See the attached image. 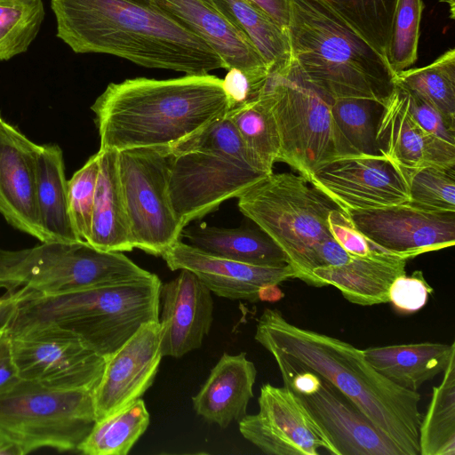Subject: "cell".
I'll list each match as a JSON object with an SVG mask.
<instances>
[{"label":"cell","instance_id":"6da1fadb","mask_svg":"<svg viewBox=\"0 0 455 455\" xmlns=\"http://www.w3.org/2000/svg\"><path fill=\"white\" fill-rule=\"evenodd\" d=\"M254 339L273 355L282 375L318 374L350 399L403 455H419V393L378 372L362 349L297 326L273 308L263 310Z\"/></svg>","mask_w":455,"mask_h":455},{"label":"cell","instance_id":"7a4b0ae2","mask_svg":"<svg viewBox=\"0 0 455 455\" xmlns=\"http://www.w3.org/2000/svg\"><path fill=\"white\" fill-rule=\"evenodd\" d=\"M57 36L76 53H105L186 75L224 68L220 56L156 0H51Z\"/></svg>","mask_w":455,"mask_h":455},{"label":"cell","instance_id":"3957f363","mask_svg":"<svg viewBox=\"0 0 455 455\" xmlns=\"http://www.w3.org/2000/svg\"><path fill=\"white\" fill-rule=\"evenodd\" d=\"M91 109L100 150H170L225 116L222 79L209 74L178 78L136 77L110 83Z\"/></svg>","mask_w":455,"mask_h":455},{"label":"cell","instance_id":"277c9868","mask_svg":"<svg viewBox=\"0 0 455 455\" xmlns=\"http://www.w3.org/2000/svg\"><path fill=\"white\" fill-rule=\"evenodd\" d=\"M161 285L160 278L150 273L52 296L22 291L6 331L14 336L60 329L78 336L106 359L143 323L159 321Z\"/></svg>","mask_w":455,"mask_h":455},{"label":"cell","instance_id":"5b68a950","mask_svg":"<svg viewBox=\"0 0 455 455\" xmlns=\"http://www.w3.org/2000/svg\"><path fill=\"white\" fill-rule=\"evenodd\" d=\"M291 62L331 100L386 101L395 75L385 56L320 0H290Z\"/></svg>","mask_w":455,"mask_h":455},{"label":"cell","instance_id":"8992f818","mask_svg":"<svg viewBox=\"0 0 455 455\" xmlns=\"http://www.w3.org/2000/svg\"><path fill=\"white\" fill-rule=\"evenodd\" d=\"M240 212L283 251L297 278L309 284L318 249L331 237L329 213L343 209L301 174L271 172L238 198Z\"/></svg>","mask_w":455,"mask_h":455},{"label":"cell","instance_id":"52a82bcc","mask_svg":"<svg viewBox=\"0 0 455 455\" xmlns=\"http://www.w3.org/2000/svg\"><path fill=\"white\" fill-rule=\"evenodd\" d=\"M259 98L268 105L277 126L279 162L307 179L328 162L362 156L334 121L332 100L305 80L292 62L288 68L268 71Z\"/></svg>","mask_w":455,"mask_h":455},{"label":"cell","instance_id":"ba28073f","mask_svg":"<svg viewBox=\"0 0 455 455\" xmlns=\"http://www.w3.org/2000/svg\"><path fill=\"white\" fill-rule=\"evenodd\" d=\"M96 421L92 390L54 389L20 379L0 393V446L24 455L77 451Z\"/></svg>","mask_w":455,"mask_h":455},{"label":"cell","instance_id":"9c48e42d","mask_svg":"<svg viewBox=\"0 0 455 455\" xmlns=\"http://www.w3.org/2000/svg\"><path fill=\"white\" fill-rule=\"evenodd\" d=\"M119 251L86 242H47L28 249L0 248V289L52 296L149 275Z\"/></svg>","mask_w":455,"mask_h":455},{"label":"cell","instance_id":"30bf717a","mask_svg":"<svg viewBox=\"0 0 455 455\" xmlns=\"http://www.w3.org/2000/svg\"><path fill=\"white\" fill-rule=\"evenodd\" d=\"M170 157L169 150L164 148L117 152L120 184L134 249L154 256H162L180 240L183 230L168 193Z\"/></svg>","mask_w":455,"mask_h":455},{"label":"cell","instance_id":"8fae6325","mask_svg":"<svg viewBox=\"0 0 455 455\" xmlns=\"http://www.w3.org/2000/svg\"><path fill=\"white\" fill-rule=\"evenodd\" d=\"M267 174L239 161L200 152L171 155L168 193L174 214L184 228L238 198Z\"/></svg>","mask_w":455,"mask_h":455},{"label":"cell","instance_id":"7c38bea8","mask_svg":"<svg viewBox=\"0 0 455 455\" xmlns=\"http://www.w3.org/2000/svg\"><path fill=\"white\" fill-rule=\"evenodd\" d=\"M10 339L22 379L54 389L93 391L101 378L105 358L69 331L41 328Z\"/></svg>","mask_w":455,"mask_h":455},{"label":"cell","instance_id":"4fadbf2b","mask_svg":"<svg viewBox=\"0 0 455 455\" xmlns=\"http://www.w3.org/2000/svg\"><path fill=\"white\" fill-rule=\"evenodd\" d=\"M259 411L239 422L241 435L268 455H318L334 449L297 394L269 383L260 387Z\"/></svg>","mask_w":455,"mask_h":455},{"label":"cell","instance_id":"5bb4252c","mask_svg":"<svg viewBox=\"0 0 455 455\" xmlns=\"http://www.w3.org/2000/svg\"><path fill=\"white\" fill-rule=\"evenodd\" d=\"M347 212L371 242L407 259L455 243V212L430 211L406 202Z\"/></svg>","mask_w":455,"mask_h":455},{"label":"cell","instance_id":"9a60e30c","mask_svg":"<svg viewBox=\"0 0 455 455\" xmlns=\"http://www.w3.org/2000/svg\"><path fill=\"white\" fill-rule=\"evenodd\" d=\"M307 180L346 212L409 202L401 167L383 155L338 158L319 166Z\"/></svg>","mask_w":455,"mask_h":455},{"label":"cell","instance_id":"2e32d148","mask_svg":"<svg viewBox=\"0 0 455 455\" xmlns=\"http://www.w3.org/2000/svg\"><path fill=\"white\" fill-rule=\"evenodd\" d=\"M161 339L159 321L145 323L105 359L93 390L96 420L141 398L151 387L164 357Z\"/></svg>","mask_w":455,"mask_h":455},{"label":"cell","instance_id":"e0dca14e","mask_svg":"<svg viewBox=\"0 0 455 455\" xmlns=\"http://www.w3.org/2000/svg\"><path fill=\"white\" fill-rule=\"evenodd\" d=\"M39 149L0 116V213L13 228L47 243L36 201Z\"/></svg>","mask_w":455,"mask_h":455},{"label":"cell","instance_id":"ac0fdd59","mask_svg":"<svg viewBox=\"0 0 455 455\" xmlns=\"http://www.w3.org/2000/svg\"><path fill=\"white\" fill-rule=\"evenodd\" d=\"M161 257L171 270H188L212 293L232 300L256 302L261 288L297 278L289 264L271 267L243 263L207 253L181 239Z\"/></svg>","mask_w":455,"mask_h":455},{"label":"cell","instance_id":"d6986e66","mask_svg":"<svg viewBox=\"0 0 455 455\" xmlns=\"http://www.w3.org/2000/svg\"><path fill=\"white\" fill-rule=\"evenodd\" d=\"M317 390L297 394L331 442L335 455H403L397 446L330 381L320 376Z\"/></svg>","mask_w":455,"mask_h":455},{"label":"cell","instance_id":"ffe728a7","mask_svg":"<svg viewBox=\"0 0 455 455\" xmlns=\"http://www.w3.org/2000/svg\"><path fill=\"white\" fill-rule=\"evenodd\" d=\"M160 306L163 356L180 358L199 348L213 320L211 291L192 272L181 269L162 283Z\"/></svg>","mask_w":455,"mask_h":455},{"label":"cell","instance_id":"44dd1931","mask_svg":"<svg viewBox=\"0 0 455 455\" xmlns=\"http://www.w3.org/2000/svg\"><path fill=\"white\" fill-rule=\"evenodd\" d=\"M157 4L204 40L224 68L265 77L268 68L250 39L210 0H156Z\"/></svg>","mask_w":455,"mask_h":455},{"label":"cell","instance_id":"7402d4cb","mask_svg":"<svg viewBox=\"0 0 455 455\" xmlns=\"http://www.w3.org/2000/svg\"><path fill=\"white\" fill-rule=\"evenodd\" d=\"M377 141L381 155L403 168L455 167V145L419 127L407 113L395 85L380 114Z\"/></svg>","mask_w":455,"mask_h":455},{"label":"cell","instance_id":"603a6c76","mask_svg":"<svg viewBox=\"0 0 455 455\" xmlns=\"http://www.w3.org/2000/svg\"><path fill=\"white\" fill-rule=\"evenodd\" d=\"M256 376V367L245 353H223L192 397L194 411L206 422L221 428L239 422L247 414L248 403L253 397Z\"/></svg>","mask_w":455,"mask_h":455},{"label":"cell","instance_id":"cb8c5ba5","mask_svg":"<svg viewBox=\"0 0 455 455\" xmlns=\"http://www.w3.org/2000/svg\"><path fill=\"white\" fill-rule=\"evenodd\" d=\"M407 260L388 251L353 256L341 266L314 268L309 285H332L347 300L361 306L387 303L391 283L397 276L406 274Z\"/></svg>","mask_w":455,"mask_h":455},{"label":"cell","instance_id":"d4e9b609","mask_svg":"<svg viewBox=\"0 0 455 455\" xmlns=\"http://www.w3.org/2000/svg\"><path fill=\"white\" fill-rule=\"evenodd\" d=\"M99 174L88 241L103 251L134 249L122 193L117 151L99 149Z\"/></svg>","mask_w":455,"mask_h":455},{"label":"cell","instance_id":"484cf974","mask_svg":"<svg viewBox=\"0 0 455 455\" xmlns=\"http://www.w3.org/2000/svg\"><path fill=\"white\" fill-rule=\"evenodd\" d=\"M362 350L381 375L402 387L417 391L423 383L444 371L455 355V342H419Z\"/></svg>","mask_w":455,"mask_h":455},{"label":"cell","instance_id":"4316f807","mask_svg":"<svg viewBox=\"0 0 455 455\" xmlns=\"http://www.w3.org/2000/svg\"><path fill=\"white\" fill-rule=\"evenodd\" d=\"M36 201L42 227L51 242H82L70 215L62 150L56 144L40 145Z\"/></svg>","mask_w":455,"mask_h":455},{"label":"cell","instance_id":"83f0119b","mask_svg":"<svg viewBox=\"0 0 455 455\" xmlns=\"http://www.w3.org/2000/svg\"><path fill=\"white\" fill-rule=\"evenodd\" d=\"M207 253L259 266L288 264L281 248L261 229L221 228L205 224L183 228L181 238Z\"/></svg>","mask_w":455,"mask_h":455},{"label":"cell","instance_id":"f1b7e54d","mask_svg":"<svg viewBox=\"0 0 455 455\" xmlns=\"http://www.w3.org/2000/svg\"><path fill=\"white\" fill-rule=\"evenodd\" d=\"M251 42L268 71L291 65L287 30L249 0H210Z\"/></svg>","mask_w":455,"mask_h":455},{"label":"cell","instance_id":"f546056e","mask_svg":"<svg viewBox=\"0 0 455 455\" xmlns=\"http://www.w3.org/2000/svg\"><path fill=\"white\" fill-rule=\"evenodd\" d=\"M149 422L145 402L139 398L97 419L77 451L86 455H126L147 430Z\"/></svg>","mask_w":455,"mask_h":455},{"label":"cell","instance_id":"4dcf8cb0","mask_svg":"<svg viewBox=\"0 0 455 455\" xmlns=\"http://www.w3.org/2000/svg\"><path fill=\"white\" fill-rule=\"evenodd\" d=\"M433 387L419 427V455H455V355Z\"/></svg>","mask_w":455,"mask_h":455},{"label":"cell","instance_id":"1f68e13d","mask_svg":"<svg viewBox=\"0 0 455 455\" xmlns=\"http://www.w3.org/2000/svg\"><path fill=\"white\" fill-rule=\"evenodd\" d=\"M395 84L419 97L446 117L455 120V50L446 51L432 63L395 75Z\"/></svg>","mask_w":455,"mask_h":455},{"label":"cell","instance_id":"d6a6232c","mask_svg":"<svg viewBox=\"0 0 455 455\" xmlns=\"http://www.w3.org/2000/svg\"><path fill=\"white\" fill-rule=\"evenodd\" d=\"M227 116L236 126L246 147L263 167L273 172V166L279 162L280 138L273 114L261 99L228 110Z\"/></svg>","mask_w":455,"mask_h":455},{"label":"cell","instance_id":"836d02e7","mask_svg":"<svg viewBox=\"0 0 455 455\" xmlns=\"http://www.w3.org/2000/svg\"><path fill=\"white\" fill-rule=\"evenodd\" d=\"M385 101L362 98L332 100L331 114L343 135L362 156H381L377 141Z\"/></svg>","mask_w":455,"mask_h":455},{"label":"cell","instance_id":"e575fe53","mask_svg":"<svg viewBox=\"0 0 455 455\" xmlns=\"http://www.w3.org/2000/svg\"><path fill=\"white\" fill-rule=\"evenodd\" d=\"M387 59L396 0H320Z\"/></svg>","mask_w":455,"mask_h":455},{"label":"cell","instance_id":"d590c367","mask_svg":"<svg viewBox=\"0 0 455 455\" xmlns=\"http://www.w3.org/2000/svg\"><path fill=\"white\" fill-rule=\"evenodd\" d=\"M200 152L231 158L269 174L246 147L236 126L227 114L178 143L170 155Z\"/></svg>","mask_w":455,"mask_h":455},{"label":"cell","instance_id":"8d00e7d4","mask_svg":"<svg viewBox=\"0 0 455 455\" xmlns=\"http://www.w3.org/2000/svg\"><path fill=\"white\" fill-rule=\"evenodd\" d=\"M44 17L42 0H0V60L26 52Z\"/></svg>","mask_w":455,"mask_h":455},{"label":"cell","instance_id":"74e56055","mask_svg":"<svg viewBox=\"0 0 455 455\" xmlns=\"http://www.w3.org/2000/svg\"><path fill=\"white\" fill-rule=\"evenodd\" d=\"M401 169L407 183L409 203L430 211L455 212V167L426 165Z\"/></svg>","mask_w":455,"mask_h":455},{"label":"cell","instance_id":"f35d334b","mask_svg":"<svg viewBox=\"0 0 455 455\" xmlns=\"http://www.w3.org/2000/svg\"><path fill=\"white\" fill-rule=\"evenodd\" d=\"M422 11V0H396L387 51L395 75L417 60Z\"/></svg>","mask_w":455,"mask_h":455},{"label":"cell","instance_id":"ab89813d","mask_svg":"<svg viewBox=\"0 0 455 455\" xmlns=\"http://www.w3.org/2000/svg\"><path fill=\"white\" fill-rule=\"evenodd\" d=\"M99 157L97 152L68 180L70 215L76 231L84 242L88 241L91 234Z\"/></svg>","mask_w":455,"mask_h":455},{"label":"cell","instance_id":"60d3db41","mask_svg":"<svg viewBox=\"0 0 455 455\" xmlns=\"http://www.w3.org/2000/svg\"><path fill=\"white\" fill-rule=\"evenodd\" d=\"M403 100L407 113L427 133L455 145V120L442 114L437 108L395 84Z\"/></svg>","mask_w":455,"mask_h":455},{"label":"cell","instance_id":"b9f144b4","mask_svg":"<svg viewBox=\"0 0 455 455\" xmlns=\"http://www.w3.org/2000/svg\"><path fill=\"white\" fill-rule=\"evenodd\" d=\"M432 292L433 288L425 280L423 273L418 270L411 275H401L393 281L388 302L400 312L414 313L427 304Z\"/></svg>","mask_w":455,"mask_h":455},{"label":"cell","instance_id":"7bdbcfd3","mask_svg":"<svg viewBox=\"0 0 455 455\" xmlns=\"http://www.w3.org/2000/svg\"><path fill=\"white\" fill-rule=\"evenodd\" d=\"M328 227L334 240L353 256H366L375 251H387L365 237L354 226L344 209H336L329 213Z\"/></svg>","mask_w":455,"mask_h":455},{"label":"cell","instance_id":"ee69618b","mask_svg":"<svg viewBox=\"0 0 455 455\" xmlns=\"http://www.w3.org/2000/svg\"><path fill=\"white\" fill-rule=\"evenodd\" d=\"M266 78L267 76H250L238 68L228 69L222 79L223 89L228 101V110L257 100Z\"/></svg>","mask_w":455,"mask_h":455},{"label":"cell","instance_id":"f6af8a7d","mask_svg":"<svg viewBox=\"0 0 455 455\" xmlns=\"http://www.w3.org/2000/svg\"><path fill=\"white\" fill-rule=\"evenodd\" d=\"M20 379L6 327L0 331V393Z\"/></svg>","mask_w":455,"mask_h":455},{"label":"cell","instance_id":"bcb514c9","mask_svg":"<svg viewBox=\"0 0 455 455\" xmlns=\"http://www.w3.org/2000/svg\"><path fill=\"white\" fill-rule=\"evenodd\" d=\"M353 255L344 250L332 236L324 239L318 249V267L341 266Z\"/></svg>","mask_w":455,"mask_h":455},{"label":"cell","instance_id":"7dc6e473","mask_svg":"<svg viewBox=\"0 0 455 455\" xmlns=\"http://www.w3.org/2000/svg\"><path fill=\"white\" fill-rule=\"evenodd\" d=\"M283 384L297 394L314 393L321 384L320 376L313 371H304L282 375Z\"/></svg>","mask_w":455,"mask_h":455},{"label":"cell","instance_id":"c3c4849f","mask_svg":"<svg viewBox=\"0 0 455 455\" xmlns=\"http://www.w3.org/2000/svg\"><path fill=\"white\" fill-rule=\"evenodd\" d=\"M267 12L281 27L287 28L290 19V0H249Z\"/></svg>","mask_w":455,"mask_h":455},{"label":"cell","instance_id":"681fc988","mask_svg":"<svg viewBox=\"0 0 455 455\" xmlns=\"http://www.w3.org/2000/svg\"><path fill=\"white\" fill-rule=\"evenodd\" d=\"M21 295V291L12 294L5 292L2 295L0 299V329L8 325Z\"/></svg>","mask_w":455,"mask_h":455},{"label":"cell","instance_id":"f907efd6","mask_svg":"<svg viewBox=\"0 0 455 455\" xmlns=\"http://www.w3.org/2000/svg\"><path fill=\"white\" fill-rule=\"evenodd\" d=\"M283 296L277 284L265 286L259 292V299L264 301H277Z\"/></svg>","mask_w":455,"mask_h":455},{"label":"cell","instance_id":"816d5d0a","mask_svg":"<svg viewBox=\"0 0 455 455\" xmlns=\"http://www.w3.org/2000/svg\"><path fill=\"white\" fill-rule=\"evenodd\" d=\"M448 5L450 10V17L451 20L455 19V0H438Z\"/></svg>","mask_w":455,"mask_h":455},{"label":"cell","instance_id":"f5cc1de1","mask_svg":"<svg viewBox=\"0 0 455 455\" xmlns=\"http://www.w3.org/2000/svg\"><path fill=\"white\" fill-rule=\"evenodd\" d=\"M4 328H5V327H4ZM2 329H4V328H2ZM2 329H0V331H1Z\"/></svg>","mask_w":455,"mask_h":455},{"label":"cell","instance_id":"db71d44e","mask_svg":"<svg viewBox=\"0 0 455 455\" xmlns=\"http://www.w3.org/2000/svg\"><path fill=\"white\" fill-rule=\"evenodd\" d=\"M2 299V296L0 297V299Z\"/></svg>","mask_w":455,"mask_h":455}]
</instances>
